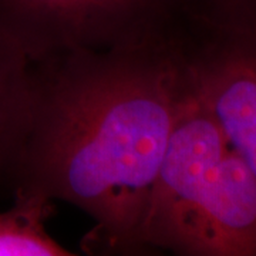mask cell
I'll return each instance as SVG.
<instances>
[{"label":"cell","mask_w":256,"mask_h":256,"mask_svg":"<svg viewBox=\"0 0 256 256\" xmlns=\"http://www.w3.org/2000/svg\"><path fill=\"white\" fill-rule=\"evenodd\" d=\"M182 48L195 96L256 175V24L190 18Z\"/></svg>","instance_id":"obj_4"},{"label":"cell","mask_w":256,"mask_h":256,"mask_svg":"<svg viewBox=\"0 0 256 256\" xmlns=\"http://www.w3.org/2000/svg\"><path fill=\"white\" fill-rule=\"evenodd\" d=\"M188 16L210 23L256 24V0H188Z\"/></svg>","instance_id":"obj_7"},{"label":"cell","mask_w":256,"mask_h":256,"mask_svg":"<svg viewBox=\"0 0 256 256\" xmlns=\"http://www.w3.org/2000/svg\"><path fill=\"white\" fill-rule=\"evenodd\" d=\"M186 18L188 0H0V32L32 63L170 36Z\"/></svg>","instance_id":"obj_3"},{"label":"cell","mask_w":256,"mask_h":256,"mask_svg":"<svg viewBox=\"0 0 256 256\" xmlns=\"http://www.w3.org/2000/svg\"><path fill=\"white\" fill-rule=\"evenodd\" d=\"M182 33L32 63L30 117L10 192L87 214L88 254H146L141 226L191 87Z\"/></svg>","instance_id":"obj_1"},{"label":"cell","mask_w":256,"mask_h":256,"mask_svg":"<svg viewBox=\"0 0 256 256\" xmlns=\"http://www.w3.org/2000/svg\"><path fill=\"white\" fill-rule=\"evenodd\" d=\"M141 242L146 254L256 256V175L192 86L156 175Z\"/></svg>","instance_id":"obj_2"},{"label":"cell","mask_w":256,"mask_h":256,"mask_svg":"<svg viewBox=\"0 0 256 256\" xmlns=\"http://www.w3.org/2000/svg\"><path fill=\"white\" fill-rule=\"evenodd\" d=\"M53 201L42 196H14L0 210V256H70L46 229Z\"/></svg>","instance_id":"obj_6"},{"label":"cell","mask_w":256,"mask_h":256,"mask_svg":"<svg viewBox=\"0 0 256 256\" xmlns=\"http://www.w3.org/2000/svg\"><path fill=\"white\" fill-rule=\"evenodd\" d=\"M32 62L0 32V191L10 180L30 117Z\"/></svg>","instance_id":"obj_5"}]
</instances>
